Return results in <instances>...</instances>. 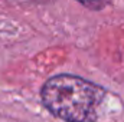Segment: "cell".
Segmentation results:
<instances>
[{
    "instance_id": "cell-1",
    "label": "cell",
    "mask_w": 124,
    "mask_h": 122,
    "mask_svg": "<svg viewBox=\"0 0 124 122\" xmlns=\"http://www.w3.org/2000/svg\"><path fill=\"white\" fill-rule=\"evenodd\" d=\"M105 89L74 75H56L42 88L43 105L66 122H94Z\"/></svg>"
},
{
    "instance_id": "cell-2",
    "label": "cell",
    "mask_w": 124,
    "mask_h": 122,
    "mask_svg": "<svg viewBox=\"0 0 124 122\" xmlns=\"http://www.w3.org/2000/svg\"><path fill=\"white\" fill-rule=\"evenodd\" d=\"M81 4H84L85 7L91 9V10H101L104 9L111 0H78Z\"/></svg>"
}]
</instances>
